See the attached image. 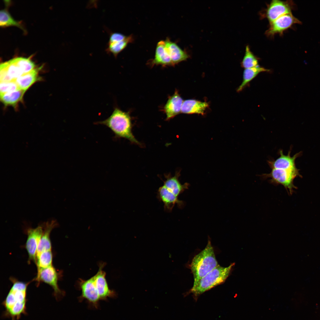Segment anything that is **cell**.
<instances>
[{
    "instance_id": "cell-1",
    "label": "cell",
    "mask_w": 320,
    "mask_h": 320,
    "mask_svg": "<svg viewBox=\"0 0 320 320\" xmlns=\"http://www.w3.org/2000/svg\"><path fill=\"white\" fill-rule=\"evenodd\" d=\"M105 265L104 263H100L95 274L87 280L80 279L78 282L79 289L81 292L78 298L79 301L81 302L85 300L90 308L98 309L100 301H106L108 298L117 296L116 292L108 286L106 273L103 270Z\"/></svg>"
},
{
    "instance_id": "cell-2",
    "label": "cell",
    "mask_w": 320,
    "mask_h": 320,
    "mask_svg": "<svg viewBox=\"0 0 320 320\" xmlns=\"http://www.w3.org/2000/svg\"><path fill=\"white\" fill-rule=\"evenodd\" d=\"M28 284L18 281L13 285L3 301L5 310L3 316L12 320H18L22 315H26L27 289Z\"/></svg>"
},
{
    "instance_id": "cell-3",
    "label": "cell",
    "mask_w": 320,
    "mask_h": 320,
    "mask_svg": "<svg viewBox=\"0 0 320 320\" xmlns=\"http://www.w3.org/2000/svg\"><path fill=\"white\" fill-rule=\"evenodd\" d=\"M95 123L108 127L116 138L126 139L133 143L141 145L132 133L131 120L128 112L124 111L115 107L108 118Z\"/></svg>"
},
{
    "instance_id": "cell-4",
    "label": "cell",
    "mask_w": 320,
    "mask_h": 320,
    "mask_svg": "<svg viewBox=\"0 0 320 320\" xmlns=\"http://www.w3.org/2000/svg\"><path fill=\"white\" fill-rule=\"evenodd\" d=\"M209 239L205 247L193 258L190 268L193 277V286L219 265Z\"/></svg>"
},
{
    "instance_id": "cell-5",
    "label": "cell",
    "mask_w": 320,
    "mask_h": 320,
    "mask_svg": "<svg viewBox=\"0 0 320 320\" xmlns=\"http://www.w3.org/2000/svg\"><path fill=\"white\" fill-rule=\"evenodd\" d=\"M235 264V263H233L227 267L219 265L203 277L196 285L193 286L190 292L195 296H198L223 284L230 275Z\"/></svg>"
},
{
    "instance_id": "cell-6",
    "label": "cell",
    "mask_w": 320,
    "mask_h": 320,
    "mask_svg": "<svg viewBox=\"0 0 320 320\" xmlns=\"http://www.w3.org/2000/svg\"><path fill=\"white\" fill-rule=\"evenodd\" d=\"M299 175L298 169L290 170L273 169L269 173L263 174L261 176L264 178H270V182L275 184L283 185L287 192L291 194L296 187L293 181Z\"/></svg>"
},
{
    "instance_id": "cell-7",
    "label": "cell",
    "mask_w": 320,
    "mask_h": 320,
    "mask_svg": "<svg viewBox=\"0 0 320 320\" xmlns=\"http://www.w3.org/2000/svg\"><path fill=\"white\" fill-rule=\"evenodd\" d=\"M294 6V3L291 0H272L268 5L264 16L270 23L281 16L292 13Z\"/></svg>"
},
{
    "instance_id": "cell-8",
    "label": "cell",
    "mask_w": 320,
    "mask_h": 320,
    "mask_svg": "<svg viewBox=\"0 0 320 320\" xmlns=\"http://www.w3.org/2000/svg\"><path fill=\"white\" fill-rule=\"evenodd\" d=\"M58 275L52 265L42 269L38 272L37 280L41 281L51 286L54 290V295L57 300L61 299L65 295V292L61 290L58 285Z\"/></svg>"
},
{
    "instance_id": "cell-9",
    "label": "cell",
    "mask_w": 320,
    "mask_h": 320,
    "mask_svg": "<svg viewBox=\"0 0 320 320\" xmlns=\"http://www.w3.org/2000/svg\"><path fill=\"white\" fill-rule=\"evenodd\" d=\"M301 23V21L292 13L286 14L270 23L268 28L265 31V34L268 36L272 37L277 34H282L284 31L294 24Z\"/></svg>"
},
{
    "instance_id": "cell-10",
    "label": "cell",
    "mask_w": 320,
    "mask_h": 320,
    "mask_svg": "<svg viewBox=\"0 0 320 320\" xmlns=\"http://www.w3.org/2000/svg\"><path fill=\"white\" fill-rule=\"evenodd\" d=\"M28 236L25 248L28 255L29 261L36 263L38 246L43 233L42 225L35 228H28L26 230Z\"/></svg>"
},
{
    "instance_id": "cell-11",
    "label": "cell",
    "mask_w": 320,
    "mask_h": 320,
    "mask_svg": "<svg viewBox=\"0 0 320 320\" xmlns=\"http://www.w3.org/2000/svg\"><path fill=\"white\" fill-rule=\"evenodd\" d=\"M157 194L158 199L163 202L164 210L166 212H171L175 204L180 208L184 206V202L179 200L177 196L164 185L159 188Z\"/></svg>"
},
{
    "instance_id": "cell-12",
    "label": "cell",
    "mask_w": 320,
    "mask_h": 320,
    "mask_svg": "<svg viewBox=\"0 0 320 320\" xmlns=\"http://www.w3.org/2000/svg\"><path fill=\"white\" fill-rule=\"evenodd\" d=\"M290 151L287 155H285L282 150H279V157L274 159H271L268 161V164L271 169H285L296 170L295 161L300 155L299 153L296 154L292 157L290 155Z\"/></svg>"
},
{
    "instance_id": "cell-13",
    "label": "cell",
    "mask_w": 320,
    "mask_h": 320,
    "mask_svg": "<svg viewBox=\"0 0 320 320\" xmlns=\"http://www.w3.org/2000/svg\"><path fill=\"white\" fill-rule=\"evenodd\" d=\"M23 74V72L16 63L13 58L0 65L1 81H15Z\"/></svg>"
},
{
    "instance_id": "cell-14",
    "label": "cell",
    "mask_w": 320,
    "mask_h": 320,
    "mask_svg": "<svg viewBox=\"0 0 320 320\" xmlns=\"http://www.w3.org/2000/svg\"><path fill=\"white\" fill-rule=\"evenodd\" d=\"M43 233L38 244L37 250L36 258L42 252L51 250L50 234L53 229L57 227V223L55 220L47 221L42 225Z\"/></svg>"
},
{
    "instance_id": "cell-15",
    "label": "cell",
    "mask_w": 320,
    "mask_h": 320,
    "mask_svg": "<svg viewBox=\"0 0 320 320\" xmlns=\"http://www.w3.org/2000/svg\"><path fill=\"white\" fill-rule=\"evenodd\" d=\"M183 102L177 90L175 91L173 95L169 97L163 108L167 120L172 118L181 112Z\"/></svg>"
},
{
    "instance_id": "cell-16",
    "label": "cell",
    "mask_w": 320,
    "mask_h": 320,
    "mask_svg": "<svg viewBox=\"0 0 320 320\" xmlns=\"http://www.w3.org/2000/svg\"><path fill=\"white\" fill-rule=\"evenodd\" d=\"M180 175V172H176L173 176L170 174L165 175L164 176L166 179L163 181V185L177 197L188 189L189 185L188 183L181 184L179 180Z\"/></svg>"
},
{
    "instance_id": "cell-17",
    "label": "cell",
    "mask_w": 320,
    "mask_h": 320,
    "mask_svg": "<svg viewBox=\"0 0 320 320\" xmlns=\"http://www.w3.org/2000/svg\"><path fill=\"white\" fill-rule=\"evenodd\" d=\"M151 64L153 66L155 65H161L164 66L173 65L166 48L165 41L161 40L157 43L154 58Z\"/></svg>"
},
{
    "instance_id": "cell-18",
    "label": "cell",
    "mask_w": 320,
    "mask_h": 320,
    "mask_svg": "<svg viewBox=\"0 0 320 320\" xmlns=\"http://www.w3.org/2000/svg\"><path fill=\"white\" fill-rule=\"evenodd\" d=\"M165 46L173 65L185 60L188 55L182 50L176 44L171 41L169 38L165 41Z\"/></svg>"
},
{
    "instance_id": "cell-19",
    "label": "cell",
    "mask_w": 320,
    "mask_h": 320,
    "mask_svg": "<svg viewBox=\"0 0 320 320\" xmlns=\"http://www.w3.org/2000/svg\"><path fill=\"white\" fill-rule=\"evenodd\" d=\"M208 105L206 102L193 99L187 100L183 101L181 112L186 114H204Z\"/></svg>"
},
{
    "instance_id": "cell-20",
    "label": "cell",
    "mask_w": 320,
    "mask_h": 320,
    "mask_svg": "<svg viewBox=\"0 0 320 320\" xmlns=\"http://www.w3.org/2000/svg\"><path fill=\"white\" fill-rule=\"evenodd\" d=\"M38 68H35L31 71L22 75L15 80L19 89L26 91L32 85L39 79Z\"/></svg>"
},
{
    "instance_id": "cell-21",
    "label": "cell",
    "mask_w": 320,
    "mask_h": 320,
    "mask_svg": "<svg viewBox=\"0 0 320 320\" xmlns=\"http://www.w3.org/2000/svg\"><path fill=\"white\" fill-rule=\"evenodd\" d=\"M270 71V70L259 65L253 68L245 69L243 73L242 81L237 89V92L242 91L260 73L269 72Z\"/></svg>"
},
{
    "instance_id": "cell-22",
    "label": "cell",
    "mask_w": 320,
    "mask_h": 320,
    "mask_svg": "<svg viewBox=\"0 0 320 320\" xmlns=\"http://www.w3.org/2000/svg\"><path fill=\"white\" fill-rule=\"evenodd\" d=\"M25 91L18 89L11 92L0 94V100L6 106H15L22 99Z\"/></svg>"
},
{
    "instance_id": "cell-23",
    "label": "cell",
    "mask_w": 320,
    "mask_h": 320,
    "mask_svg": "<svg viewBox=\"0 0 320 320\" xmlns=\"http://www.w3.org/2000/svg\"><path fill=\"white\" fill-rule=\"evenodd\" d=\"M133 40L132 36L130 35L127 36L125 39L121 41L108 43L106 51L107 53L112 54L116 57L126 47L128 44L132 42Z\"/></svg>"
},
{
    "instance_id": "cell-24",
    "label": "cell",
    "mask_w": 320,
    "mask_h": 320,
    "mask_svg": "<svg viewBox=\"0 0 320 320\" xmlns=\"http://www.w3.org/2000/svg\"><path fill=\"white\" fill-rule=\"evenodd\" d=\"M258 58L251 52L249 46L247 45L241 63V67L244 69L253 68L258 65Z\"/></svg>"
},
{
    "instance_id": "cell-25",
    "label": "cell",
    "mask_w": 320,
    "mask_h": 320,
    "mask_svg": "<svg viewBox=\"0 0 320 320\" xmlns=\"http://www.w3.org/2000/svg\"><path fill=\"white\" fill-rule=\"evenodd\" d=\"M52 254L51 250L42 252L36 258L38 272L40 270L52 265Z\"/></svg>"
},
{
    "instance_id": "cell-26",
    "label": "cell",
    "mask_w": 320,
    "mask_h": 320,
    "mask_svg": "<svg viewBox=\"0 0 320 320\" xmlns=\"http://www.w3.org/2000/svg\"><path fill=\"white\" fill-rule=\"evenodd\" d=\"M0 25L2 27L15 26L23 29L20 23L15 20L5 9L1 10L0 12Z\"/></svg>"
},
{
    "instance_id": "cell-27",
    "label": "cell",
    "mask_w": 320,
    "mask_h": 320,
    "mask_svg": "<svg viewBox=\"0 0 320 320\" xmlns=\"http://www.w3.org/2000/svg\"><path fill=\"white\" fill-rule=\"evenodd\" d=\"M13 59L23 74L28 73L36 68L35 64L29 58L20 57Z\"/></svg>"
},
{
    "instance_id": "cell-28",
    "label": "cell",
    "mask_w": 320,
    "mask_h": 320,
    "mask_svg": "<svg viewBox=\"0 0 320 320\" xmlns=\"http://www.w3.org/2000/svg\"><path fill=\"white\" fill-rule=\"evenodd\" d=\"M19 89L15 81L0 82V94L11 92Z\"/></svg>"
},
{
    "instance_id": "cell-29",
    "label": "cell",
    "mask_w": 320,
    "mask_h": 320,
    "mask_svg": "<svg viewBox=\"0 0 320 320\" xmlns=\"http://www.w3.org/2000/svg\"><path fill=\"white\" fill-rule=\"evenodd\" d=\"M127 36L122 33L117 32L110 33L109 40L108 43L118 42L125 39Z\"/></svg>"
}]
</instances>
